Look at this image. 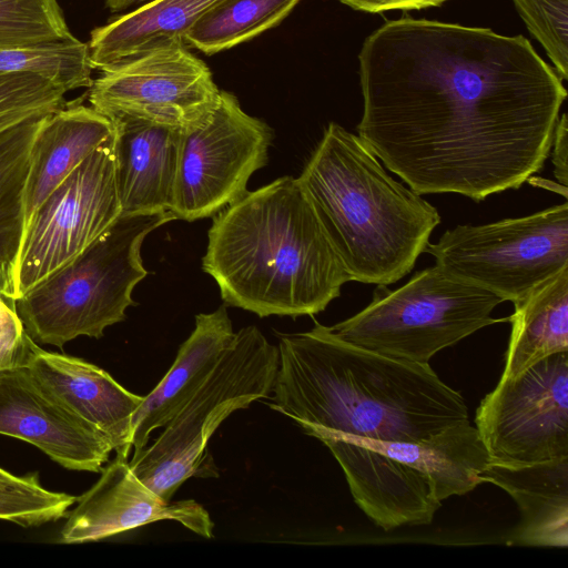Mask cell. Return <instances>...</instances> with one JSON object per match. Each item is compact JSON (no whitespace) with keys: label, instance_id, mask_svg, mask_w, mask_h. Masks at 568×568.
I'll return each mask as SVG.
<instances>
[{"label":"cell","instance_id":"4fadbf2b","mask_svg":"<svg viewBox=\"0 0 568 568\" xmlns=\"http://www.w3.org/2000/svg\"><path fill=\"white\" fill-rule=\"evenodd\" d=\"M77 500L60 531L63 544L98 541L159 520H174L201 537H213L214 524L203 506L191 499L164 500L120 456Z\"/></svg>","mask_w":568,"mask_h":568},{"label":"cell","instance_id":"7a4b0ae2","mask_svg":"<svg viewBox=\"0 0 568 568\" xmlns=\"http://www.w3.org/2000/svg\"><path fill=\"white\" fill-rule=\"evenodd\" d=\"M272 409L310 436L417 442L469 422L460 393L429 364L392 358L344 342L315 322L280 336Z\"/></svg>","mask_w":568,"mask_h":568},{"label":"cell","instance_id":"8fae6325","mask_svg":"<svg viewBox=\"0 0 568 568\" xmlns=\"http://www.w3.org/2000/svg\"><path fill=\"white\" fill-rule=\"evenodd\" d=\"M490 464L520 467L568 458V352L501 379L476 409Z\"/></svg>","mask_w":568,"mask_h":568},{"label":"cell","instance_id":"ba28073f","mask_svg":"<svg viewBox=\"0 0 568 568\" xmlns=\"http://www.w3.org/2000/svg\"><path fill=\"white\" fill-rule=\"evenodd\" d=\"M425 252L449 274L514 304L568 266V203L521 217L457 225Z\"/></svg>","mask_w":568,"mask_h":568},{"label":"cell","instance_id":"4316f807","mask_svg":"<svg viewBox=\"0 0 568 568\" xmlns=\"http://www.w3.org/2000/svg\"><path fill=\"white\" fill-rule=\"evenodd\" d=\"M75 501V496L45 489L38 474H29L18 483L0 485V519L39 526L64 517Z\"/></svg>","mask_w":568,"mask_h":568},{"label":"cell","instance_id":"6da1fadb","mask_svg":"<svg viewBox=\"0 0 568 568\" xmlns=\"http://www.w3.org/2000/svg\"><path fill=\"white\" fill-rule=\"evenodd\" d=\"M358 62V136L419 195L479 202L544 168L567 91L523 36L403 17Z\"/></svg>","mask_w":568,"mask_h":568},{"label":"cell","instance_id":"d6986e66","mask_svg":"<svg viewBox=\"0 0 568 568\" xmlns=\"http://www.w3.org/2000/svg\"><path fill=\"white\" fill-rule=\"evenodd\" d=\"M321 442L359 445L413 468L429 483L439 501L471 491L483 483L481 474L490 464L488 452L470 422L449 426L417 442L353 437H328Z\"/></svg>","mask_w":568,"mask_h":568},{"label":"cell","instance_id":"3957f363","mask_svg":"<svg viewBox=\"0 0 568 568\" xmlns=\"http://www.w3.org/2000/svg\"><path fill=\"white\" fill-rule=\"evenodd\" d=\"M202 270L225 305L271 315L313 316L352 278L293 176H283L216 213Z\"/></svg>","mask_w":568,"mask_h":568},{"label":"cell","instance_id":"603a6c76","mask_svg":"<svg viewBox=\"0 0 568 568\" xmlns=\"http://www.w3.org/2000/svg\"><path fill=\"white\" fill-rule=\"evenodd\" d=\"M41 120L27 123L0 140V295L13 303L14 273L24 229L23 190Z\"/></svg>","mask_w":568,"mask_h":568},{"label":"cell","instance_id":"d6a6232c","mask_svg":"<svg viewBox=\"0 0 568 568\" xmlns=\"http://www.w3.org/2000/svg\"><path fill=\"white\" fill-rule=\"evenodd\" d=\"M22 478H23V476H16L0 467V485L14 484V483L20 481Z\"/></svg>","mask_w":568,"mask_h":568},{"label":"cell","instance_id":"83f0119b","mask_svg":"<svg viewBox=\"0 0 568 568\" xmlns=\"http://www.w3.org/2000/svg\"><path fill=\"white\" fill-rule=\"evenodd\" d=\"M561 80L568 78V0H513Z\"/></svg>","mask_w":568,"mask_h":568},{"label":"cell","instance_id":"277c9868","mask_svg":"<svg viewBox=\"0 0 568 568\" xmlns=\"http://www.w3.org/2000/svg\"><path fill=\"white\" fill-rule=\"evenodd\" d=\"M296 181L352 281L396 283L440 223L434 205L394 180L358 135L335 122Z\"/></svg>","mask_w":568,"mask_h":568},{"label":"cell","instance_id":"4dcf8cb0","mask_svg":"<svg viewBox=\"0 0 568 568\" xmlns=\"http://www.w3.org/2000/svg\"><path fill=\"white\" fill-rule=\"evenodd\" d=\"M568 146V120L567 114L562 113L555 126L554 138L551 143L552 154L551 162L554 164V173L559 184L567 187L568 168H567V151Z\"/></svg>","mask_w":568,"mask_h":568},{"label":"cell","instance_id":"5b68a950","mask_svg":"<svg viewBox=\"0 0 568 568\" xmlns=\"http://www.w3.org/2000/svg\"><path fill=\"white\" fill-rule=\"evenodd\" d=\"M174 220L168 212L121 214L80 255L16 301L28 335L62 348L79 337L101 338L135 305L132 291L148 274L141 245Z\"/></svg>","mask_w":568,"mask_h":568},{"label":"cell","instance_id":"9c48e42d","mask_svg":"<svg viewBox=\"0 0 568 568\" xmlns=\"http://www.w3.org/2000/svg\"><path fill=\"white\" fill-rule=\"evenodd\" d=\"M121 214L114 130L67 175L32 216L16 266V301L73 261Z\"/></svg>","mask_w":568,"mask_h":568},{"label":"cell","instance_id":"44dd1931","mask_svg":"<svg viewBox=\"0 0 568 568\" xmlns=\"http://www.w3.org/2000/svg\"><path fill=\"white\" fill-rule=\"evenodd\" d=\"M221 0H152L91 31L93 69H106L150 50L184 43L196 21Z\"/></svg>","mask_w":568,"mask_h":568},{"label":"cell","instance_id":"1f68e13d","mask_svg":"<svg viewBox=\"0 0 568 568\" xmlns=\"http://www.w3.org/2000/svg\"><path fill=\"white\" fill-rule=\"evenodd\" d=\"M152 0H104L105 6L113 12L124 10L134 4H143Z\"/></svg>","mask_w":568,"mask_h":568},{"label":"cell","instance_id":"cb8c5ba5","mask_svg":"<svg viewBox=\"0 0 568 568\" xmlns=\"http://www.w3.org/2000/svg\"><path fill=\"white\" fill-rule=\"evenodd\" d=\"M301 0H221L185 34L184 43L214 54L281 23Z\"/></svg>","mask_w":568,"mask_h":568},{"label":"cell","instance_id":"52a82bcc","mask_svg":"<svg viewBox=\"0 0 568 568\" xmlns=\"http://www.w3.org/2000/svg\"><path fill=\"white\" fill-rule=\"evenodd\" d=\"M278 368V348L256 326L235 333L214 369L151 445L133 453L132 471L169 501L199 475L214 432L233 412L268 398Z\"/></svg>","mask_w":568,"mask_h":568},{"label":"cell","instance_id":"7c38bea8","mask_svg":"<svg viewBox=\"0 0 568 568\" xmlns=\"http://www.w3.org/2000/svg\"><path fill=\"white\" fill-rule=\"evenodd\" d=\"M101 71L88 100L110 119L184 131L201 125L220 99L210 68L185 43L160 47Z\"/></svg>","mask_w":568,"mask_h":568},{"label":"cell","instance_id":"f546056e","mask_svg":"<svg viewBox=\"0 0 568 568\" xmlns=\"http://www.w3.org/2000/svg\"><path fill=\"white\" fill-rule=\"evenodd\" d=\"M359 11L385 12L390 10H420L438 7L448 0H338Z\"/></svg>","mask_w":568,"mask_h":568},{"label":"cell","instance_id":"d4e9b609","mask_svg":"<svg viewBox=\"0 0 568 568\" xmlns=\"http://www.w3.org/2000/svg\"><path fill=\"white\" fill-rule=\"evenodd\" d=\"M74 38L57 0H0V50L52 45Z\"/></svg>","mask_w":568,"mask_h":568},{"label":"cell","instance_id":"8992f818","mask_svg":"<svg viewBox=\"0 0 568 568\" xmlns=\"http://www.w3.org/2000/svg\"><path fill=\"white\" fill-rule=\"evenodd\" d=\"M505 302L495 293L434 265L396 290L377 285L357 314L326 326L335 337L385 356L427 364L439 351L483 327L508 322L491 312Z\"/></svg>","mask_w":568,"mask_h":568},{"label":"cell","instance_id":"f1b7e54d","mask_svg":"<svg viewBox=\"0 0 568 568\" xmlns=\"http://www.w3.org/2000/svg\"><path fill=\"white\" fill-rule=\"evenodd\" d=\"M32 342L17 313L16 303L0 295V371L26 366Z\"/></svg>","mask_w":568,"mask_h":568},{"label":"cell","instance_id":"ac0fdd59","mask_svg":"<svg viewBox=\"0 0 568 568\" xmlns=\"http://www.w3.org/2000/svg\"><path fill=\"white\" fill-rule=\"evenodd\" d=\"M235 332L226 305L195 317V327L180 346L176 358L160 383L146 395L132 423L133 453L149 444L200 387L233 342Z\"/></svg>","mask_w":568,"mask_h":568},{"label":"cell","instance_id":"30bf717a","mask_svg":"<svg viewBox=\"0 0 568 568\" xmlns=\"http://www.w3.org/2000/svg\"><path fill=\"white\" fill-rule=\"evenodd\" d=\"M272 141L264 121L247 114L234 94L221 91L210 116L181 132L174 220L213 216L243 196L252 174L267 163Z\"/></svg>","mask_w":568,"mask_h":568},{"label":"cell","instance_id":"5bb4252c","mask_svg":"<svg viewBox=\"0 0 568 568\" xmlns=\"http://www.w3.org/2000/svg\"><path fill=\"white\" fill-rule=\"evenodd\" d=\"M0 434L22 439L71 470L101 471L113 447L70 412L27 366L0 371Z\"/></svg>","mask_w":568,"mask_h":568},{"label":"cell","instance_id":"9a60e30c","mask_svg":"<svg viewBox=\"0 0 568 568\" xmlns=\"http://www.w3.org/2000/svg\"><path fill=\"white\" fill-rule=\"evenodd\" d=\"M37 382L70 412L111 443L116 456L129 458L133 416L143 402L108 372L82 358L31 344L26 365Z\"/></svg>","mask_w":568,"mask_h":568},{"label":"cell","instance_id":"7402d4cb","mask_svg":"<svg viewBox=\"0 0 568 568\" xmlns=\"http://www.w3.org/2000/svg\"><path fill=\"white\" fill-rule=\"evenodd\" d=\"M501 379L519 376L538 361L568 352V266L514 303Z\"/></svg>","mask_w":568,"mask_h":568},{"label":"cell","instance_id":"e0dca14e","mask_svg":"<svg viewBox=\"0 0 568 568\" xmlns=\"http://www.w3.org/2000/svg\"><path fill=\"white\" fill-rule=\"evenodd\" d=\"M82 101V98L68 101L39 124L23 190V234L52 191L114 133L113 121Z\"/></svg>","mask_w":568,"mask_h":568},{"label":"cell","instance_id":"484cf974","mask_svg":"<svg viewBox=\"0 0 568 568\" xmlns=\"http://www.w3.org/2000/svg\"><path fill=\"white\" fill-rule=\"evenodd\" d=\"M68 91L34 72L0 74V140L63 108Z\"/></svg>","mask_w":568,"mask_h":568},{"label":"cell","instance_id":"2e32d148","mask_svg":"<svg viewBox=\"0 0 568 568\" xmlns=\"http://www.w3.org/2000/svg\"><path fill=\"white\" fill-rule=\"evenodd\" d=\"M111 120L122 214L171 213L182 130L131 118Z\"/></svg>","mask_w":568,"mask_h":568},{"label":"cell","instance_id":"ffe728a7","mask_svg":"<svg viewBox=\"0 0 568 568\" xmlns=\"http://www.w3.org/2000/svg\"><path fill=\"white\" fill-rule=\"evenodd\" d=\"M481 480L508 493L519 508L509 544L568 546V458L520 467L489 464Z\"/></svg>","mask_w":568,"mask_h":568}]
</instances>
